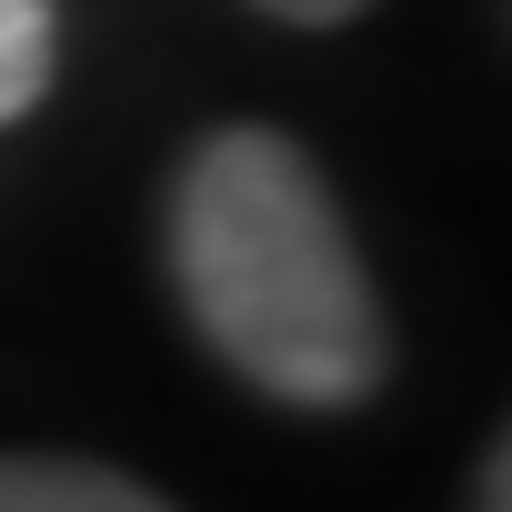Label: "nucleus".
I'll use <instances>...</instances> for the list:
<instances>
[{"mask_svg":"<svg viewBox=\"0 0 512 512\" xmlns=\"http://www.w3.org/2000/svg\"><path fill=\"white\" fill-rule=\"evenodd\" d=\"M171 292L211 362L282 412H352L392 372L372 262L322 161L272 121H221L171 171Z\"/></svg>","mask_w":512,"mask_h":512,"instance_id":"obj_1","label":"nucleus"},{"mask_svg":"<svg viewBox=\"0 0 512 512\" xmlns=\"http://www.w3.org/2000/svg\"><path fill=\"white\" fill-rule=\"evenodd\" d=\"M0 512H181L151 482L111 472V462H71V452H0Z\"/></svg>","mask_w":512,"mask_h":512,"instance_id":"obj_2","label":"nucleus"},{"mask_svg":"<svg viewBox=\"0 0 512 512\" xmlns=\"http://www.w3.org/2000/svg\"><path fill=\"white\" fill-rule=\"evenodd\" d=\"M61 81V11L51 0H0V131L31 121Z\"/></svg>","mask_w":512,"mask_h":512,"instance_id":"obj_3","label":"nucleus"},{"mask_svg":"<svg viewBox=\"0 0 512 512\" xmlns=\"http://www.w3.org/2000/svg\"><path fill=\"white\" fill-rule=\"evenodd\" d=\"M251 11H272V21H292V31H342V21L372 11V0H251Z\"/></svg>","mask_w":512,"mask_h":512,"instance_id":"obj_4","label":"nucleus"},{"mask_svg":"<svg viewBox=\"0 0 512 512\" xmlns=\"http://www.w3.org/2000/svg\"><path fill=\"white\" fill-rule=\"evenodd\" d=\"M472 512H512V442L482 452V482H472Z\"/></svg>","mask_w":512,"mask_h":512,"instance_id":"obj_5","label":"nucleus"}]
</instances>
